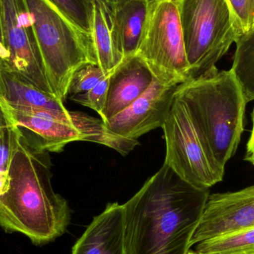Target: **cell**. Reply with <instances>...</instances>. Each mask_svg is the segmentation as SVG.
<instances>
[{"label": "cell", "mask_w": 254, "mask_h": 254, "mask_svg": "<svg viewBox=\"0 0 254 254\" xmlns=\"http://www.w3.org/2000/svg\"><path fill=\"white\" fill-rule=\"evenodd\" d=\"M209 195L164 163L124 204L127 254H188Z\"/></svg>", "instance_id": "obj_1"}, {"label": "cell", "mask_w": 254, "mask_h": 254, "mask_svg": "<svg viewBox=\"0 0 254 254\" xmlns=\"http://www.w3.org/2000/svg\"><path fill=\"white\" fill-rule=\"evenodd\" d=\"M49 152L34 149L19 131L9 167L7 190L0 197V227L33 244L64 235L71 221L68 201L54 191Z\"/></svg>", "instance_id": "obj_2"}, {"label": "cell", "mask_w": 254, "mask_h": 254, "mask_svg": "<svg viewBox=\"0 0 254 254\" xmlns=\"http://www.w3.org/2000/svg\"><path fill=\"white\" fill-rule=\"evenodd\" d=\"M176 96L186 106L212 159L225 171L240 144L247 105L234 73L214 66L179 85Z\"/></svg>", "instance_id": "obj_3"}, {"label": "cell", "mask_w": 254, "mask_h": 254, "mask_svg": "<svg viewBox=\"0 0 254 254\" xmlns=\"http://www.w3.org/2000/svg\"><path fill=\"white\" fill-rule=\"evenodd\" d=\"M54 95L64 102L74 73L95 64L91 36L82 32L49 0H25Z\"/></svg>", "instance_id": "obj_4"}, {"label": "cell", "mask_w": 254, "mask_h": 254, "mask_svg": "<svg viewBox=\"0 0 254 254\" xmlns=\"http://www.w3.org/2000/svg\"><path fill=\"white\" fill-rule=\"evenodd\" d=\"M1 100V99H0ZM13 123L28 144L42 152H60L68 143L89 141L125 154L129 140L109 129L101 119L80 112L48 111L7 105Z\"/></svg>", "instance_id": "obj_5"}, {"label": "cell", "mask_w": 254, "mask_h": 254, "mask_svg": "<svg viewBox=\"0 0 254 254\" xmlns=\"http://www.w3.org/2000/svg\"><path fill=\"white\" fill-rule=\"evenodd\" d=\"M179 9L190 77L195 78L216 66L237 35L227 0H179Z\"/></svg>", "instance_id": "obj_6"}, {"label": "cell", "mask_w": 254, "mask_h": 254, "mask_svg": "<svg viewBox=\"0 0 254 254\" xmlns=\"http://www.w3.org/2000/svg\"><path fill=\"white\" fill-rule=\"evenodd\" d=\"M135 55L146 64L154 79L162 84L179 86L190 79L179 0H149Z\"/></svg>", "instance_id": "obj_7"}, {"label": "cell", "mask_w": 254, "mask_h": 254, "mask_svg": "<svg viewBox=\"0 0 254 254\" xmlns=\"http://www.w3.org/2000/svg\"><path fill=\"white\" fill-rule=\"evenodd\" d=\"M162 128L164 163L179 177L201 189H210L222 182L225 171L212 159L186 106L176 96Z\"/></svg>", "instance_id": "obj_8"}, {"label": "cell", "mask_w": 254, "mask_h": 254, "mask_svg": "<svg viewBox=\"0 0 254 254\" xmlns=\"http://www.w3.org/2000/svg\"><path fill=\"white\" fill-rule=\"evenodd\" d=\"M0 9L4 45L8 53L7 62L0 68L55 96L46 77L32 15L25 0H0Z\"/></svg>", "instance_id": "obj_9"}, {"label": "cell", "mask_w": 254, "mask_h": 254, "mask_svg": "<svg viewBox=\"0 0 254 254\" xmlns=\"http://www.w3.org/2000/svg\"><path fill=\"white\" fill-rule=\"evenodd\" d=\"M254 228V185L209 195L190 247L200 242Z\"/></svg>", "instance_id": "obj_10"}, {"label": "cell", "mask_w": 254, "mask_h": 254, "mask_svg": "<svg viewBox=\"0 0 254 254\" xmlns=\"http://www.w3.org/2000/svg\"><path fill=\"white\" fill-rule=\"evenodd\" d=\"M178 86H167L154 79L149 89L126 110L106 122L115 134L131 140L162 128L173 107Z\"/></svg>", "instance_id": "obj_11"}, {"label": "cell", "mask_w": 254, "mask_h": 254, "mask_svg": "<svg viewBox=\"0 0 254 254\" xmlns=\"http://www.w3.org/2000/svg\"><path fill=\"white\" fill-rule=\"evenodd\" d=\"M71 254H127L124 204L109 203L76 242Z\"/></svg>", "instance_id": "obj_12"}, {"label": "cell", "mask_w": 254, "mask_h": 254, "mask_svg": "<svg viewBox=\"0 0 254 254\" xmlns=\"http://www.w3.org/2000/svg\"><path fill=\"white\" fill-rule=\"evenodd\" d=\"M153 80L150 70L137 55L124 59L110 75L101 119L106 123L126 110L149 89Z\"/></svg>", "instance_id": "obj_13"}, {"label": "cell", "mask_w": 254, "mask_h": 254, "mask_svg": "<svg viewBox=\"0 0 254 254\" xmlns=\"http://www.w3.org/2000/svg\"><path fill=\"white\" fill-rule=\"evenodd\" d=\"M149 0H131L109 11L116 48L123 59L137 53L146 24Z\"/></svg>", "instance_id": "obj_14"}, {"label": "cell", "mask_w": 254, "mask_h": 254, "mask_svg": "<svg viewBox=\"0 0 254 254\" xmlns=\"http://www.w3.org/2000/svg\"><path fill=\"white\" fill-rule=\"evenodd\" d=\"M0 99L13 107L48 111L66 110L64 102L56 97L2 68H0Z\"/></svg>", "instance_id": "obj_15"}, {"label": "cell", "mask_w": 254, "mask_h": 254, "mask_svg": "<svg viewBox=\"0 0 254 254\" xmlns=\"http://www.w3.org/2000/svg\"><path fill=\"white\" fill-rule=\"evenodd\" d=\"M91 39L97 65L110 74L124 59L115 43L110 13L105 6L97 1L95 2Z\"/></svg>", "instance_id": "obj_16"}, {"label": "cell", "mask_w": 254, "mask_h": 254, "mask_svg": "<svg viewBox=\"0 0 254 254\" xmlns=\"http://www.w3.org/2000/svg\"><path fill=\"white\" fill-rule=\"evenodd\" d=\"M231 71L241 86L246 102L254 101V28L237 37Z\"/></svg>", "instance_id": "obj_17"}, {"label": "cell", "mask_w": 254, "mask_h": 254, "mask_svg": "<svg viewBox=\"0 0 254 254\" xmlns=\"http://www.w3.org/2000/svg\"><path fill=\"white\" fill-rule=\"evenodd\" d=\"M197 254H254V228L200 242Z\"/></svg>", "instance_id": "obj_18"}, {"label": "cell", "mask_w": 254, "mask_h": 254, "mask_svg": "<svg viewBox=\"0 0 254 254\" xmlns=\"http://www.w3.org/2000/svg\"><path fill=\"white\" fill-rule=\"evenodd\" d=\"M19 129L0 100V197L7 190L8 172Z\"/></svg>", "instance_id": "obj_19"}, {"label": "cell", "mask_w": 254, "mask_h": 254, "mask_svg": "<svg viewBox=\"0 0 254 254\" xmlns=\"http://www.w3.org/2000/svg\"><path fill=\"white\" fill-rule=\"evenodd\" d=\"M74 26L91 36L95 0H49Z\"/></svg>", "instance_id": "obj_20"}, {"label": "cell", "mask_w": 254, "mask_h": 254, "mask_svg": "<svg viewBox=\"0 0 254 254\" xmlns=\"http://www.w3.org/2000/svg\"><path fill=\"white\" fill-rule=\"evenodd\" d=\"M111 73L107 74L101 67L95 64L84 65L73 75L68 87V96L88 92Z\"/></svg>", "instance_id": "obj_21"}, {"label": "cell", "mask_w": 254, "mask_h": 254, "mask_svg": "<svg viewBox=\"0 0 254 254\" xmlns=\"http://www.w3.org/2000/svg\"><path fill=\"white\" fill-rule=\"evenodd\" d=\"M237 37L254 28V0H227Z\"/></svg>", "instance_id": "obj_22"}, {"label": "cell", "mask_w": 254, "mask_h": 254, "mask_svg": "<svg viewBox=\"0 0 254 254\" xmlns=\"http://www.w3.org/2000/svg\"><path fill=\"white\" fill-rule=\"evenodd\" d=\"M112 73L90 90L84 93L71 95L69 96V99L80 105L92 109L101 116V119L107 103V92Z\"/></svg>", "instance_id": "obj_23"}, {"label": "cell", "mask_w": 254, "mask_h": 254, "mask_svg": "<svg viewBox=\"0 0 254 254\" xmlns=\"http://www.w3.org/2000/svg\"><path fill=\"white\" fill-rule=\"evenodd\" d=\"M7 59H8V53L4 45V31H3L1 9H0V68L5 64Z\"/></svg>", "instance_id": "obj_24"}, {"label": "cell", "mask_w": 254, "mask_h": 254, "mask_svg": "<svg viewBox=\"0 0 254 254\" xmlns=\"http://www.w3.org/2000/svg\"><path fill=\"white\" fill-rule=\"evenodd\" d=\"M252 122H253V127H252L250 138H249V141H248L245 160L249 161L252 165L254 166V109L253 113H252Z\"/></svg>", "instance_id": "obj_25"}, {"label": "cell", "mask_w": 254, "mask_h": 254, "mask_svg": "<svg viewBox=\"0 0 254 254\" xmlns=\"http://www.w3.org/2000/svg\"><path fill=\"white\" fill-rule=\"evenodd\" d=\"M107 7L109 11H114L131 0H95Z\"/></svg>", "instance_id": "obj_26"}, {"label": "cell", "mask_w": 254, "mask_h": 254, "mask_svg": "<svg viewBox=\"0 0 254 254\" xmlns=\"http://www.w3.org/2000/svg\"><path fill=\"white\" fill-rule=\"evenodd\" d=\"M188 254H197L195 253V252H191V251H189V252H188Z\"/></svg>", "instance_id": "obj_27"}]
</instances>
